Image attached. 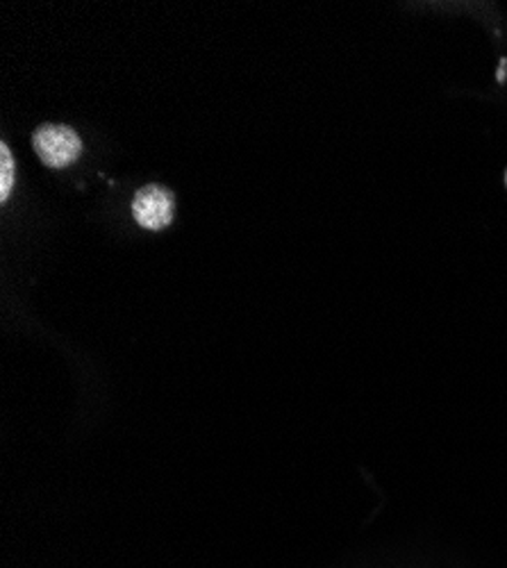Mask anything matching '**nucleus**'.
Wrapping results in <instances>:
<instances>
[{"mask_svg":"<svg viewBox=\"0 0 507 568\" xmlns=\"http://www.w3.org/2000/svg\"><path fill=\"white\" fill-rule=\"evenodd\" d=\"M505 73H507V60L500 62V69H498V82H505Z\"/></svg>","mask_w":507,"mask_h":568,"instance_id":"nucleus-4","label":"nucleus"},{"mask_svg":"<svg viewBox=\"0 0 507 568\" xmlns=\"http://www.w3.org/2000/svg\"><path fill=\"white\" fill-rule=\"evenodd\" d=\"M14 189V158L8 144H0V201H8Z\"/></svg>","mask_w":507,"mask_h":568,"instance_id":"nucleus-3","label":"nucleus"},{"mask_svg":"<svg viewBox=\"0 0 507 568\" xmlns=\"http://www.w3.org/2000/svg\"><path fill=\"white\" fill-rule=\"evenodd\" d=\"M32 146L39 160L51 169H64L82 155V141L69 125L45 123L34 130Z\"/></svg>","mask_w":507,"mask_h":568,"instance_id":"nucleus-1","label":"nucleus"},{"mask_svg":"<svg viewBox=\"0 0 507 568\" xmlns=\"http://www.w3.org/2000/svg\"><path fill=\"white\" fill-rule=\"evenodd\" d=\"M175 199L162 184H146L132 201L134 221L146 230H164L173 221Z\"/></svg>","mask_w":507,"mask_h":568,"instance_id":"nucleus-2","label":"nucleus"}]
</instances>
